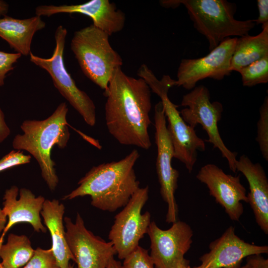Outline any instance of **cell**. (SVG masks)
Listing matches in <instances>:
<instances>
[{
  "label": "cell",
  "instance_id": "1",
  "mask_svg": "<svg viewBox=\"0 0 268 268\" xmlns=\"http://www.w3.org/2000/svg\"><path fill=\"white\" fill-rule=\"evenodd\" d=\"M105 116L110 134L120 144L147 150L152 145L151 90L143 79L128 76L118 68L104 91Z\"/></svg>",
  "mask_w": 268,
  "mask_h": 268
},
{
  "label": "cell",
  "instance_id": "2",
  "mask_svg": "<svg viewBox=\"0 0 268 268\" xmlns=\"http://www.w3.org/2000/svg\"><path fill=\"white\" fill-rule=\"evenodd\" d=\"M139 157L134 149L120 160L93 166L63 199L89 196L93 206L109 212L124 207L140 188L134 169Z\"/></svg>",
  "mask_w": 268,
  "mask_h": 268
},
{
  "label": "cell",
  "instance_id": "3",
  "mask_svg": "<svg viewBox=\"0 0 268 268\" xmlns=\"http://www.w3.org/2000/svg\"><path fill=\"white\" fill-rule=\"evenodd\" d=\"M67 112V105L63 102L45 120L24 121L20 126L23 134H17L12 141L15 149L26 150L35 158L42 177L51 191L55 190L59 182L51 150L55 145L60 148L67 145L70 136Z\"/></svg>",
  "mask_w": 268,
  "mask_h": 268
},
{
  "label": "cell",
  "instance_id": "4",
  "mask_svg": "<svg viewBox=\"0 0 268 268\" xmlns=\"http://www.w3.org/2000/svg\"><path fill=\"white\" fill-rule=\"evenodd\" d=\"M159 2L165 8L183 4L195 28L207 40L209 51L227 38L248 35L256 25L254 19H235L236 5L226 0H162Z\"/></svg>",
  "mask_w": 268,
  "mask_h": 268
},
{
  "label": "cell",
  "instance_id": "5",
  "mask_svg": "<svg viewBox=\"0 0 268 268\" xmlns=\"http://www.w3.org/2000/svg\"><path fill=\"white\" fill-rule=\"evenodd\" d=\"M109 36L91 24L76 31L70 48L84 74L101 89L106 90L123 60L112 47Z\"/></svg>",
  "mask_w": 268,
  "mask_h": 268
},
{
  "label": "cell",
  "instance_id": "6",
  "mask_svg": "<svg viewBox=\"0 0 268 268\" xmlns=\"http://www.w3.org/2000/svg\"><path fill=\"white\" fill-rule=\"evenodd\" d=\"M67 33L65 27L59 26L55 33L56 47L52 56L44 58L31 52L30 61L49 73L61 94L78 112L85 123L92 127L96 121L95 104L86 93L77 87L64 64V51Z\"/></svg>",
  "mask_w": 268,
  "mask_h": 268
},
{
  "label": "cell",
  "instance_id": "7",
  "mask_svg": "<svg viewBox=\"0 0 268 268\" xmlns=\"http://www.w3.org/2000/svg\"><path fill=\"white\" fill-rule=\"evenodd\" d=\"M181 105L185 107L180 112L183 120L194 128L198 124L201 125L208 135L207 141L220 151L230 170L236 173L237 153L226 147L218 128L223 110L222 104L218 101L211 102L209 90L201 85L183 96Z\"/></svg>",
  "mask_w": 268,
  "mask_h": 268
},
{
  "label": "cell",
  "instance_id": "8",
  "mask_svg": "<svg viewBox=\"0 0 268 268\" xmlns=\"http://www.w3.org/2000/svg\"><path fill=\"white\" fill-rule=\"evenodd\" d=\"M148 192L147 186L139 188L115 216L108 239L121 260L133 252L139 246V240L147 234L151 215L148 211L142 213V209L148 199Z\"/></svg>",
  "mask_w": 268,
  "mask_h": 268
},
{
  "label": "cell",
  "instance_id": "9",
  "mask_svg": "<svg viewBox=\"0 0 268 268\" xmlns=\"http://www.w3.org/2000/svg\"><path fill=\"white\" fill-rule=\"evenodd\" d=\"M155 139L157 155L156 172L160 186V194L167 204L166 221L173 223L177 220L178 206L175 193L178 187L179 172L172 166L174 150L166 124V118L161 101L154 108Z\"/></svg>",
  "mask_w": 268,
  "mask_h": 268
},
{
  "label": "cell",
  "instance_id": "10",
  "mask_svg": "<svg viewBox=\"0 0 268 268\" xmlns=\"http://www.w3.org/2000/svg\"><path fill=\"white\" fill-rule=\"evenodd\" d=\"M237 39H225L204 57L182 59L178 68L175 86L191 90L201 80L209 78L220 80L229 75Z\"/></svg>",
  "mask_w": 268,
  "mask_h": 268
},
{
  "label": "cell",
  "instance_id": "11",
  "mask_svg": "<svg viewBox=\"0 0 268 268\" xmlns=\"http://www.w3.org/2000/svg\"><path fill=\"white\" fill-rule=\"evenodd\" d=\"M64 220L66 240L76 268H107L116 255L113 244L88 230L78 213L74 222L68 217Z\"/></svg>",
  "mask_w": 268,
  "mask_h": 268
},
{
  "label": "cell",
  "instance_id": "12",
  "mask_svg": "<svg viewBox=\"0 0 268 268\" xmlns=\"http://www.w3.org/2000/svg\"><path fill=\"white\" fill-rule=\"evenodd\" d=\"M150 240V257L155 268H176L191 247L193 231L184 221L177 220L166 230L151 222L147 230Z\"/></svg>",
  "mask_w": 268,
  "mask_h": 268
},
{
  "label": "cell",
  "instance_id": "13",
  "mask_svg": "<svg viewBox=\"0 0 268 268\" xmlns=\"http://www.w3.org/2000/svg\"><path fill=\"white\" fill-rule=\"evenodd\" d=\"M197 179L206 185L209 194L224 208L233 221H239L243 213L242 201L248 203L246 190L241 183L240 176L225 173L213 164H207L198 172Z\"/></svg>",
  "mask_w": 268,
  "mask_h": 268
},
{
  "label": "cell",
  "instance_id": "14",
  "mask_svg": "<svg viewBox=\"0 0 268 268\" xmlns=\"http://www.w3.org/2000/svg\"><path fill=\"white\" fill-rule=\"evenodd\" d=\"M209 251L199 260L201 263L191 268H236L244 258L268 253L267 245L248 243L235 233V227L230 226L222 235L209 245Z\"/></svg>",
  "mask_w": 268,
  "mask_h": 268
},
{
  "label": "cell",
  "instance_id": "15",
  "mask_svg": "<svg viewBox=\"0 0 268 268\" xmlns=\"http://www.w3.org/2000/svg\"><path fill=\"white\" fill-rule=\"evenodd\" d=\"M168 122L167 126L174 150V158L183 163L191 173L197 161L198 151H204V140L199 137L195 128L182 119L178 106L169 99L168 94L160 97Z\"/></svg>",
  "mask_w": 268,
  "mask_h": 268
},
{
  "label": "cell",
  "instance_id": "16",
  "mask_svg": "<svg viewBox=\"0 0 268 268\" xmlns=\"http://www.w3.org/2000/svg\"><path fill=\"white\" fill-rule=\"evenodd\" d=\"M78 13L91 18L93 25L109 36L123 29L126 21L124 12L109 0H92L72 5H41L35 8L36 15L49 17L59 13Z\"/></svg>",
  "mask_w": 268,
  "mask_h": 268
},
{
  "label": "cell",
  "instance_id": "17",
  "mask_svg": "<svg viewBox=\"0 0 268 268\" xmlns=\"http://www.w3.org/2000/svg\"><path fill=\"white\" fill-rule=\"evenodd\" d=\"M18 192L16 186L5 191L2 209L7 221L1 235L4 236L12 226L21 222L28 223L37 232H46L47 229L42 223L40 217L45 198L41 196L36 197L30 190L22 188L17 199Z\"/></svg>",
  "mask_w": 268,
  "mask_h": 268
},
{
  "label": "cell",
  "instance_id": "18",
  "mask_svg": "<svg viewBox=\"0 0 268 268\" xmlns=\"http://www.w3.org/2000/svg\"><path fill=\"white\" fill-rule=\"evenodd\" d=\"M236 171L247 179L250 192L248 203L253 211L256 221L261 229L268 234V180L263 167L254 163L246 155H241L236 163Z\"/></svg>",
  "mask_w": 268,
  "mask_h": 268
},
{
  "label": "cell",
  "instance_id": "19",
  "mask_svg": "<svg viewBox=\"0 0 268 268\" xmlns=\"http://www.w3.org/2000/svg\"><path fill=\"white\" fill-rule=\"evenodd\" d=\"M65 206L56 199L45 200L41 215L52 241L51 248L59 268H68L70 261H75L67 243L63 222Z\"/></svg>",
  "mask_w": 268,
  "mask_h": 268
},
{
  "label": "cell",
  "instance_id": "20",
  "mask_svg": "<svg viewBox=\"0 0 268 268\" xmlns=\"http://www.w3.org/2000/svg\"><path fill=\"white\" fill-rule=\"evenodd\" d=\"M45 26L46 23L39 16L21 19L6 15L0 18V37L16 53L28 56L31 52L34 35Z\"/></svg>",
  "mask_w": 268,
  "mask_h": 268
},
{
  "label": "cell",
  "instance_id": "21",
  "mask_svg": "<svg viewBox=\"0 0 268 268\" xmlns=\"http://www.w3.org/2000/svg\"><path fill=\"white\" fill-rule=\"evenodd\" d=\"M268 56V26L256 36L237 37L231 61V70L238 72L244 67Z\"/></svg>",
  "mask_w": 268,
  "mask_h": 268
},
{
  "label": "cell",
  "instance_id": "22",
  "mask_svg": "<svg viewBox=\"0 0 268 268\" xmlns=\"http://www.w3.org/2000/svg\"><path fill=\"white\" fill-rule=\"evenodd\" d=\"M34 252L28 237L10 233L6 243L0 247V263L4 268H21L30 260Z\"/></svg>",
  "mask_w": 268,
  "mask_h": 268
},
{
  "label": "cell",
  "instance_id": "23",
  "mask_svg": "<svg viewBox=\"0 0 268 268\" xmlns=\"http://www.w3.org/2000/svg\"><path fill=\"white\" fill-rule=\"evenodd\" d=\"M238 72L244 86L252 87L268 83V56L244 67Z\"/></svg>",
  "mask_w": 268,
  "mask_h": 268
},
{
  "label": "cell",
  "instance_id": "24",
  "mask_svg": "<svg viewBox=\"0 0 268 268\" xmlns=\"http://www.w3.org/2000/svg\"><path fill=\"white\" fill-rule=\"evenodd\" d=\"M137 75L144 80L150 90L159 97L168 94L169 89L175 86V80L169 75H164L161 80H158L152 71L144 64L138 68Z\"/></svg>",
  "mask_w": 268,
  "mask_h": 268
},
{
  "label": "cell",
  "instance_id": "25",
  "mask_svg": "<svg viewBox=\"0 0 268 268\" xmlns=\"http://www.w3.org/2000/svg\"><path fill=\"white\" fill-rule=\"evenodd\" d=\"M260 118L257 123L256 141L263 158L268 161V97L266 96L260 110Z\"/></svg>",
  "mask_w": 268,
  "mask_h": 268
},
{
  "label": "cell",
  "instance_id": "26",
  "mask_svg": "<svg viewBox=\"0 0 268 268\" xmlns=\"http://www.w3.org/2000/svg\"><path fill=\"white\" fill-rule=\"evenodd\" d=\"M21 268H59L53 251L37 248L27 263Z\"/></svg>",
  "mask_w": 268,
  "mask_h": 268
},
{
  "label": "cell",
  "instance_id": "27",
  "mask_svg": "<svg viewBox=\"0 0 268 268\" xmlns=\"http://www.w3.org/2000/svg\"><path fill=\"white\" fill-rule=\"evenodd\" d=\"M122 268H155L148 251L139 246L124 259Z\"/></svg>",
  "mask_w": 268,
  "mask_h": 268
},
{
  "label": "cell",
  "instance_id": "28",
  "mask_svg": "<svg viewBox=\"0 0 268 268\" xmlns=\"http://www.w3.org/2000/svg\"><path fill=\"white\" fill-rule=\"evenodd\" d=\"M31 157L21 150H12L0 159V172L30 162Z\"/></svg>",
  "mask_w": 268,
  "mask_h": 268
},
{
  "label": "cell",
  "instance_id": "29",
  "mask_svg": "<svg viewBox=\"0 0 268 268\" xmlns=\"http://www.w3.org/2000/svg\"><path fill=\"white\" fill-rule=\"evenodd\" d=\"M18 53H10L0 51V86L4 84L6 74L14 69V65L21 57Z\"/></svg>",
  "mask_w": 268,
  "mask_h": 268
},
{
  "label": "cell",
  "instance_id": "30",
  "mask_svg": "<svg viewBox=\"0 0 268 268\" xmlns=\"http://www.w3.org/2000/svg\"><path fill=\"white\" fill-rule=\"evenodd\" d=\"M257 6L259 16L254 21L256 24H261L262 28H263L268 26V0H258Z\"/></svg>",
  "mask_w": 268,
  "mask_h": 268
},
{
  "label": "cell",
  "instance_id": "31",
  "mask_svg": "<svg viewBox=\"0 0 268 268\" xmlns=\"http://www.w3.org/2000/svg\"><path fill=\"white\" fill-rule=\"evenodd\" d=\"M236 268H268V259L262 255L250 256L247 257L244 265Z\"/></svg>",
  "mask_w": 268,
  "mask_h": 268
},
{
  "label": "cell",
  "instance_id": "32",
  "mask_svg": "<svg viewBox=\"0 0 268 268\" xmlns=\"http://www.w3.org/2000/svg\"><path fill=\"white\" fill-rule=\"evenodd\" d=\"M10 134V130L6 124L4 114L0 108V143L3 142Z\"/></svg>",
  "mask_w": 268,
  "mask_h": 268
},
{
  "label": "cell",
  "instance_id": "33",
  "mask_svg": "<svg viewBox=\"0 0 268 268\" xmlns=\"http://www.w3.org/2000/svg\"><path fill=\"white\" fill-rule=\"evenodd\" d=\"M7 217L3 211L0 208V237L7 223Z\"/></svg>",
  "mask_w": 268,
  "mask_h": 268
},
{
  "label": "cell",
  "instance_id": "34",
  "mask_svg": "<svg viewBox=\"0 0 268 268\" xmlns=\"http://www.w3.org/2000/svg\"><path fill=\"white\" fill-rule=\"evenodd\" d=\"M9 9L8 4L5 1L0 0V17L6 15Z\"/></svg>",
  "mask_w": 268,
  "mask_h": 268
},
{
  "label": "cell",
  "instance_id": "35",
  "mask_svg": "<svg viewBox=\"0 0 268 268\" xmlns=\"http://www.w3.org/2000/svg\"><path fill=\"white\" fill-rule=\"evenodd\" d=\"M107 268H123L122 265L120 261L113 258L109 263Z\"/></svg>",
  "mask_w": 268,
  "mask_h": 268
},
{
  "label": "cell",
  "instance_id": "36",
  "mask_svg": "<svg viewBox=\"0 0 268 268\" xmlns=\"http://www.w3.org/2000/svg\"><path fill=\"white\" fill-rule=\"evenodd\" d=\"M189 261L186 259H185L181 263H180L176 268H183L184 265L189 262Z\"/></svg>",
  "mask_w": 268,
  "mask_h": 268
},
{
  "label": "cell",
  "instance_id": "37",
  "mask_svg": "<svg viewBox=\"0 0 268 268\" xmlns=\"http://www.w3.org/2000/svg\"><path fill=\"white\" fill-rule=\"evenodd\" d=\"M183 268H191V266L189 265V262H188V263H186V264L184 265Z\"/></svg>",
  "mask_w": 268,
  "mask_h": 268
},
{
  "label": "cell",
  "instance_id": "38",
  "mask_svg": "<svg viewBox=\"0 0 268 268\" xmlns=\"http://www.w3.org/2000/svg\"><path fill=\"white\" fill-rule=\"evenodd\" d=\"M68 268H76V267H74V266L70 264Z\"/></svg>",
  "mask_w": 268,
  "mask_h": 268
},
{
  "label": "cell",
  "instance_id": "39",
  "mask_svg": "<svg viewBox=\"0 0 268 268\" xmlns=\"http://www.w3.org/2000/svg\"><path fill=\"white\" fill-rule=\"evenodd\" d=\"M0 268H4L0 263Z\"/></svg>",
  "mask_w": 268,
  "mask_h": 268
}]
</instances>
